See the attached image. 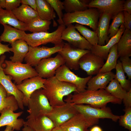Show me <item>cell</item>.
Masks as SVG:
<instances>
[{
    "label": "cell",
    "instance_id": "6da1fadb",
    "mask_svg": "<svg viewBox=\"0 0 131 131\" xmlns=\"http://www.w3.org/2000/svg\"><path fill=\"white\" fill-rule=\"evenodd\" d=\"M70 101L74 104H86L95 107L106 106L109 103L121 104L122 100L117 98L105 89L92 90H86L81 92L69 95Z\"/></svg>",
    "mask_w": 131,
    "mask_h": 131
},
{
    "label": "cell",
    "instance_id": "7a4b0ae2",
    "mask_svg": "<svg viewBox=\"0 0 131 131\" xmlns=\"http://www.w3.org/2000/svg\"><path fill=\"white\" fill-rule=\"evenodd\" d=\"M42 90L52 107L64 104V97L77 92L75 86L60 81L55 76L46 79Z\"/></svg>",
    "mask_w": 131,
    "mask_h": 131
},
{
    "label": "cell",
    "instance_id": "3957f363",
    "mask_svg": "<svg viewBox=\"0 0 131 131\" xmlns=\"http://www.w3.org/2000/svg\"><path fill=\"white\" fill-rule=\"evenodd\" d=\"M100 13L95 8H89L85 10L64 14L62 20L66 26L74 23L88 26L96 31Z\"/></svg>",
    "mask_w": 131,
    "mask_h": 131
},
{
    "label": "cell",
    "instance_id": "277c9868",
    "mask_svg": "<svg viewBox=\"0 0 131 131\" xmlns=\"http://www.w3.org/2000/svg\"><path fill=\"white\" fill-rule=\"evenodd\" d=\"M66 28L64 24L58 26L54 31L51 33L43 32L31 33H26L23 40L32 47H37L41 45L51 43L57 45L64 44L61 39L62 34Z\"/></svg>",
    "mask_w": 131,
    "mask_h": 131
},
{
    "label": "cell",
    "instance_id": "5b68a950",
    "mask_svg": "<svg viewBox=\"0 0 131 131\" xmlns=\"http://www.w3.org/2000/svg\"><path fill=\"white\" fill-rule=\"evenodd\" d=\"M2 66L5 74L10 75L16 84L25 79L38 76L35 69L26 63L14 62L5 60Z\"/></svg>",
    "mask_w": 131,
    "mask_h": 131
},
{
    "label": "cell",
    "instance_id": "8992f818",
    "mask_svg": "<svg viewBox=\"0 0 131 131\" xmlns=\"http://www.w3.org/2000/svg\"><path fill=\"white\" fill-rule=\"evenodd\" d=\"M27 110L29 116H36L45 115L50 112L52 107L43 93L42 89L37 90L31 95Z\"/></svg>",
    "mask_w": 131,
    "mask_h": 131
},
{
    "label": "cell",
    "instance_id": "52a82bcc",
    "mask_svg": "<svg viewBox=\"0 0 131 131\" xmlns=\"http://www.w3.org/2000/svg\"><path fill=\"white\" fill-rule=\"evenodd\" d=\"M69 95L64 104L52 107L51 111L46 115L52 121L55 127L60 126L78 113L74 104L70 101Z\"/></svg>",
    "mask_w": 131,
    "mask_h": 131
},
{
    "label": "cell",
    "instance_id": "ba28073f",
    "mask_svg": "<svg viewBox=\"0 0 131 131\" xmlns=\"http://www.w3.org/2000/svg\"><path fill=\"white\" fill-rule=\"evenodd\" d=\"M64 44L55 45L51 47L29 46L28 51L24 60L26 63L35 67L42 59L50 57L52 55L60 51Z\"/></svg>",
    "mask_w": 131,
    "mask_h": 131
},
{
    "label": "cell",
    "instance_id": "9c48e42d",
    "mask_svg": "<svg viewBox=\"0 0 131 131\" xmlns=\"http://www.w3.org/2000/svg\"><path fill=\"white\" fill-rule=\"evenodd\" d=\"M55 76L60 81L75 86L77 93L82 92L86 90L87 83L92 77V75L85 78L79 77L72 72L65 64L60 66L57 69Z\"/></svg>",
    "mask_w": 131,
    "mask_h": 131
},
{
    "label": "cell",
    "instance_id": "30bf717a",
    "mask_svg": "<svg viewBox=\"0 0 131 131\" xmlns=\"http://www.w3.org/2000/svg\"><path fill=\"white\" fill-rule=\"evenodd\" d=\"M90 50L75 47L68 43H64L61 50L58 53L63 58L65 65L70 69L78 70L79 61L81 58Z\"/></svg>",
    "mask_w": 131,
    "mask_h": 131
},
{
    "label": "cell",
    "instance_id": "8fae6325",
    "mask_svg": "<svg viewBox=\"0 0 131 131\" xmlns=\"http://www.w3.org/2000/svg\"><path fill=\"white\" fill-rule=\"evenodd\" d=\"M65 64L63 58L58 53L54 57L42 59L35 67V69L38 76L47 79L54 76L57 69Z\"/></svg>",
    "mask_w": 131,
    "mask_h": 131
},
{
    "label": "cell",
    "instance_id": "7c38bea8",
    "mask_svg": "<svg viewBox=\"0 0 131 131\" xmlns=\"http://www.w3.org/2000/svg\"><path fill=\"white\" fill-rule=\"evenodd\" d=\"M74 106L78 112L88 118L98 119L108 118L116 122L120 117L113 114L110 109L106 106L98 108L84 104H74Z\"/></svg>",
    "mask_w": 131,
    "mask_h": 131
},
{
    "label": "cell",
    "instance_id": "4fadbf2b",
    "mask_svg": "<svg viewBox=\"0 0 131 131\" xmlns=\"http://www.w3.org/2000/svg\"><path fill=\"white\" fill-rule=\"evenodd\" d=\"M99 122L98 119L87 117L78 112L60 126L65 131H88V128Z\"/></svg>",
    "mask_w": 131,
    "mask_h": 131
},
{
    "label": "cell",
    "instance_id": "5bb4252c",
    "mask_svg": "<svg viewBox=\"0 0 131 131\" xmlns=\"http://www.w3.org/2000/svg\"><path fill=\"white\" fill-rule=\"evenodd\" d=\"M6 58V56L4 54L0 57V84L4 87L8 94L15 97L19 107L23 110L24 106L23 102L24 98L23 94L17 89L16 85L13 83L11 77L5 74L4 72L2 64Z\"/></svg>",
    "mask_w": 131,
    "mask_h": 131
},
{
    "label": "cell",
    "instance_id": "9a60e30c",
    "mask_svg": "<svg viewBox=\"0 0 131 131\" xmlns=\"http://www.w3.org/2000/svg\"><path fill=\"white\" fill-rule=\"evenodd\" d=\"M46 80L38 76L25 79L16 85L17 89L23 95V102L24 106H28L29 100L33 92L43 88Z\"/></svg>",
    "mask_w": 131,
    "mask_h": 131
},
{
    "label": "cell",
    "instance_id": "2e32d148",
    "mask_svg": "<svg viewBox=\"0 0 131 131\" xmlns=\"http://www.w3.org/2000/svg\"><path fill=\"white\" fill-rule=\"evenodd\" d=\"M67 26L62 34L61 39L76 48L90 50L92 45L80 34L74 26L71 24Z\"/></svg>",
    "mask_w": 131,
    "mask_h": 131
},
{
    "label": "cell",
    "instance_id": "e0dca14e",
    "mask_svg": "<svg viewBox=\"0 0 131 131\" xmlns=\"http://www.w3.org/2000/svg\"><path fill=\"white\" fill-rule=\"evenodd\" d=\"M123 0H92L87 5L89 8L97 9L100 13H108L112 17L119 12L123 11Z\"/></svg>",
    "mask_w": 131,
    "mask_h": 131
},
{
    "label": "cell",
    "instance_id": "ac0fdd59",
    "mask_svg": "<svg viewBox=\"0 0 131 131\" xmlns=\"http://www.w3.org/2000/svg\"><path fill=\"white\" fill-rule=\"evenodd\" d=\"M104 64L103 58L90 51L83 55L79 61V67L89 76L98 73Z\"/></svg>",
    "mask_w": 131,
    "mask_h": 131
},
{
    "label": "cell",
    "instance_id": "d6986e66",
    "mask_svg": "<svg viewBox=\"0 0 131 131\" xmlns=\"http://www.w3.org/2000/svg\"><path fill=\"white\" fill-rule=\"evenodd\" d=\"M13 109L8 107L2 110L0 112V127L4 126L11 127L14 130H20L24 126L25 121L22 118H18L23 113V112H14Z\"/></svg>",
    "mask_w": 131,
    "mask_h": 131
},
{
    "label": "cell",
    "instance_id": "ffe728a7",
    "mask_svg": "<svg viewBox=\"0 0 131 131\" xmlns=\"http://www.w3.org/2000/svg\"><path fill=\"white\" fill-rule=\"evenodd\" d=\"M24 124L29 127L34 131H51L55 127L52 121L46 115L36 116L29 115Z\"/></svg>",
    "mask_w": 131,
    "mask_h": 131
},
{
    "label": "cell",
    "instance_id": "44dd1931",
    "mask_svg": "<svg viewBox=\"0 0 131 131\" xmlns=\"http://www.w3.org/2000/svg\"><path fill=\"white\" fill-rule=\"evenodd\" d=\"M112 16L106 12L100 13L97 28L96 31L98 38V45H104L109 41L108 32L110 20Z\"/></svg>",
    "mask_w": 131,
    "mask_h": 131
},
{
    "label": "cell",
    "instance_id": "7402d4cb",
    "mask_svg": "<svg viewBox=\"0 0 131 131\" xmlns=\"http://www.w3.org/2000/svg\"><path fill=\"white\" fill-rule=\"evenodd\" d=\"M125 29L123 24L120 26L117 33L110 38L105 45L100 46L98 44L92 45L90 51L92 53L106 60L111 48L118 42Z\"/></svg>",
    "mask_w": 131,
    "mask_h": 131
},
{
    "label": "cell",
    "instance_id": "603a6c76",
    "mask_svg": "<svg viewBox=\"0 0 131 131\" xmlns=\"http://www.w3.org/2000/svg\"><path fill=\"white\" fill-rule=\"evenodd\" d=\"M115 74L112 72L98 73L92 77L88 82L87 90H97L105 89L108 84L115 78Z\"/></svg>",
    "mask_w": 131,
    "mask_h": 131
},
{
    "label": "cell",
    "instance_id": "cb8c5ba5",
    "mask_svg": "<svg viewBox=\"0 0 131 131\" xmlns=\"http://www.w3.org/2000/svg\"><path fill=\"white\" fill-rule=\"evenodd\" d=\"M11 44L13 56L10 57L11 61L14 62L22 63L28 51L29 46L23 40H17Z\"/></svg>",
    "mask_w": 131,
    "mask_h": 131
},
{
    "label": "cell",
    "instance_id": "d4e9b609",
    "mask_svg": "<svg viewBox=\"0 0 131 131\" xmlns=\"http://www.w3.org/2000/svg\"><path fill=\"white\" fill-rule=\"evenodd\" d=\"M0 24L12 26L16 28L27 31L26 24L19 21L12 11L0 8Z\"/></svg>",
    "mask_w": 131,
    "mask_h": 131
},
{
    "label": "cell",
    "instance_id": "484cf974",
    "mask_svg": "<svg viewBox=\"0 0 131 131\" xmlns=\"http://www.w3.org/2000/svg\"><path fill=\"white\" fill-rule=\"evenodd\" d=\"M4 27L3 33L0 36V41L11 44L19 40H23L26 33L25 31L12 27L8 25L2 24Z\"/></svg>",
    "mask_w": 131,
    "mask_h": 131
},
{
    "label": "cell",
    "instance_id": "4316f807",
    "mask_svg": "<svg viewBox=\"0 0 131 131\" xmlns=\"http://www.w3.org/2000/svg\"><path fill=\"white\" fill-rule=\"evenodd\" d=\"M12 11L19 21L26 24L39 17L37 11L26 5L22 4Z\"/></svg>",
    "mask_w": 131,
    "mask_h": 131
},
{
    "label": "cell",
    "instance_id": "83f0119b",
    "mask_svg": "<svg viewBox=\"0 0 131 131\" xmlns=\"http://www.w3.org/2000/svg\"><path fill=\"white\" fill-rule=\"evenodd\" d=\"M118 57L131 56V31L125 29L117 43Z\"/></svg>",
    "mask_w": 131,
    "mask_h": 131
},
{
    "label": "cell",
    "instance_id": "f1b7e54d",
    "mask_svg": "<svg viewBox=\"0 0 131 131\" xmlns=\"http://www.w3.org/2000/svg\"><path fill=\"white\" fill-rule=\"evenodd\" d=\"M37 12L39 17L44 20H54L56 13L53 8L46 0H36Z\"/></svg>",
    "mask_w": 131,
    "mask_h": 131
},
{
    "label": "cell",
    "instance_id": "f546056e",
    "mask_svg": "<svg viewBox=\"0 0 131 131\" xmlns=\"http://www.w3.org/2000/svg\"><path fill=\"white\" fill-rule=\"evenodd\" d=\"M8 107L11 108L14 111L19 108L15 97L8 94L4 87L0 84V113L3 109Z\"/></svg>",
    "mask_w": 131,
    "mask_h": 131
},
{
    "label": "cell",
    "instance_id": "4dcf8cb0",
    "mask_svg": "<svg viewBox=\"0 0 131 131\" xmlns=\"http://www.w3.org/2000/svg\"><path fill=\"white\" fill-rule=\"evenodd\" d=\"M105 90L113 97L123 102L126 100L130 92V91L127 92L124 89L115 79L109 82Z\"/></svg>",
    "mask_w": 131,
    "mask_h": 131
},
{
    "label": "cell",
    "instance_id": "1f68e13d",
    "mask_svg": "<svg viewBox=\"0 0 131 131\" xmlns=\"http://www.w3.org/2000/svg\"><path fill=\"white\" fill-rule=\"evenodd\" d=\"M117 43L114 45L110 49L106 59V61L98 73L111 72L115 69L119 57L117 51Z\"/></svg>",
    "mask_w": 131,
    "mask_h": 131
},
{
    "label": "cell",
    "instance_id": "d6a6232c",
    "mask_svg": "<svg viewBox=\"0 0 131 131\" xmlns=\"http://www.w3.org/2000/svg\"><path fill=\"white\" fill-rule=\"evenodd\" d=\"M51 23L50 21L43 20L39 17L26 24L27 31L33 33L48 32Z\"/></svg>",
    "mask_w": 131,
    "mask_h": 131
},
{
    "label": "cell",
    "instance_id": "836d02e7",
    "mask_svg": "<svg viewBox=\"0 0 131 131\" xmlns=\"http://www.w3.org/2000/svg\"><path fill=\"white\" fill-rule=\"evenodd\" d=\"M80 0H65L63 2L66 13H72L87 9V1Z\"/></svg>",
    "mask_w": 131,
    "mask_h": 131
},
{
    "label": "cell",
    "instance_id": "e575fe53",
    "mask_svg": "<svg viewBox=\"0 0 131 131\" xmlns=\"http://www.w3.org/2000/svg\"><path fill=\"white\" fill-rule=\"evenodd\" d=\"M74 27L82 36L92 46L98 44V38L95 31H92L83 25L76 24Z\"/></svg>",
    "mask_w": 131,
    "mask_h": 131
},
{
    "label": "cell",
    "instance_id": "d590c367",
    "mask_svg": "<svg viewBox=\"0 0 131 131\" xmlns=\"http://www.w3.org/2000/svg\"><path fill=\"white\" fill-rule=\"evenodd\" d=\"M115 69L116 73L114 79L117 81L124 89L127 92L129 91L131 89V82L130 80L126 79L119 60L117 61Z\"/></svg>",
    "mask_w": 131,
    "mask_h": 131
},
{
    "label": "cell",
    "instance_id": "8d00e7d4",
    "mask_svg": "<svg viewBox=\"0 0 131 131\" xmlns=\"http://www.w3.org/2000/svg\"><path fill=\"white\" fill-rule=\"evenodd\" d=\"M112 22L109 26L108 35L109 39L115 36L118 32L121 25L124 24L123 11L120 12L112 18Z\"/></svg>",
    "mask_w": 131,
    "mask_h": 131
},
{
    "label": "cell",
    "instance_id": "74e56055",
    "mask_svg": "<svg viewBox=\"0 0 131 131\" xmlns=\"http://www.w3.org/2000/svg\"><path fill=\"white\" fill-rule=\"evenodd\" d=\"M56 12L58 17L57 21L59 25L64 24L62 20L64 14L62 10L64 7L62 2L59 0H46Z\"/></svg>",
    "mask_w": 131,
    "mask_h": 131
},
{
    "label": "cell",
    "instance_id": "f35d334b",
    "mask_svg": "<svg viewBox=\"0 0 131 131\" xmlns=\"http://www.w3.org/2000/svg\"><path fill=\"white\" fill-rule=\"evenodd\" d=\"M125 114L119 119L120 126L131 131V107L125 108Z\"/></svg>",
    "mask_w": 131,
    "mask_h": 131
},
{
    "label": "cell",
    "instance_id": "ab89813d",
    "mask_svg": "<svg viewBox=\"0 0 131 131\" xmlns=\"http://www.w3.org/2000/svg\"><path fill=\"white\" fill-rule=\"evenodd\" d=\"M129 57L126 56L120 57L122 68L128 77V79H131V59Z\"/></svg>",
    "mask_w": 131,
    "mask_h": 131
},
{
    "label": "cell",
    "instance_id": "60d3db41",
    "mask_svg": "<svg viewBox=\"0 0 131 131\" xmlns=\"http://www.w3.org/2000/svg\"><path fill=\"white\" fill-rule=\"evenodd\" d=\"M21 0H5V9L12 11L19 6Z\"/></svg>",
    "mask_w": 131,
    "mask_h": 131
},
{
    "label": "cell",
    "instance_id": "b9f144b4",
    "mask_svg": "<svg viewBox=\"0 0 131 131\" xmlns=\"http://www.w3.org/2000/svg\"><path fill=\"white\" fill-rule=\"evenodd\" d=\"M123 25L125 29L131 31V14L124 11H123Z\"/></svg>",
    "mask_w": 131,
    "mask_h": 131
},
{
    "label": "cell",
    "instance_id": "7bdbcfd3",
    "mask_svg": "<svg viewBox=\"0 0 131 131\" xmlns=\"http://www.w3.org/2000/svg\"><path fill=\"white\" fill-rule=\"evenodd\" d=\"M21 3L22 4L28 5L37 11L36 0H21Z\"/></svg>",
    "mask_w": 131,
    "mask_h": 131
},
{
    "label": "cell",
    "instance_id": "ee69618b",
    "mask_svg": "<svg viewBox=\"0 0 131 131\" xmlns=\"http://www.w3.org/2000/svg\"><path fill=\"white\" fill-rule=\"evenodd\" d=\"M9 45L4 44L1 43L0 41V56L6 52H12L11 48L8 46Z\"/></svg>",
    "mask_w": 131,
    "mask_h": 131
},
{
    "label": "cell",
    "instance_id": "f6af8a7d",
    "mask_svg": "<svg viewBox=\"0 0 131 131\" xmlns=\"http://www.w3.org/2000/svg\"><path fill=\"white\" fill-rule=\"evenodd\" d=\"M123 11H126L131 14V0L124 1L123 5Z\"/></svg>",
    "mask_w": 131,
    "mask_h": 131
},
{
    "label": "cell",
    "instance_id": "bcb514c9",
    "mask_svg": "<svg viewBox=\"0 0 131 131\" xmlns=\"http://www.w3.org/2000/svg\"><path fill=\"white\" fill-rule=\"evenodd\" d=\"M90 131H103L102 129L99 126H95L92 128Z\"/></svg>",
    "mask_w": 131,
    "mask_h": 131
},
{
    "label": "cell",
    "instance_id": "7dc6e473",
    "mask_svg": "<svg viewBox=\"0 0 131 131\" xmlns=\"http://www.w3.org/2000/svg\"><path fill=\"white\" fill-rule=\"evenodd\" d=\"M24 127L22 129V131H34L29 127L24 124Z\"/></svg>",
    "mask_w": 131,
    "mask_h": 131
},
{
    "label": "cell",
    "instance_id": "c3c4849f",
    "mask_svg": "<svg viewBox=\"0 0 131 131\" xmlns=\"http://www.w3.org/2000/svg\"><path fill=\"white\" fill-rule=\"evenodd\" d=\"M51 131H65L60 126H56L54 127Z\"/></svg>",
    "mask_w": 131,
    "mask_h": 131
},
{
    "label": "cell",
    "instance_id": "681fc988",
    "mask_svg": "<svg viewBox=\"0 0 131 131\" xmlns=\"http://www.w3.org/2000/svg\"><path fill=\"white\" fill-rule=\"evenodd\" d=\"M5 0H0V8H5Z\"/></svg>",
    "mask_w": 131,
    "mask_h": 131
},
{
    "label": "cell",
    "instance_id": "f907efd6",
    "mask_svg": "<svg viewBox=\"0 0 131 131\" xmlns=\"http://www.w3.org/2000/svg\"><path fill=\"white\" fill-rule=\"evenodd\" d=\"M4 131H14V130L11 127L7 126Z\"/></svg>",
    "mask_w": 131,
    "mask_h": 131
},
{
    "label": "cell",
    "instance_id": "816d5d0a",
    "mask_svg": "<svg viewBox=\"0 0 131 131\" xmlns=\"http://www.w3.org/2000/svg\"></svg>",
    "mask_w": 131,
    "mask_h": 131
},
{
    "label": "cell",
    "instance_id": "f5cc1de1",
    "mask_svg": "<svg viewBox=\"0 0 131 131\" xmlns=\"http://www.w3.org/2000/svg\"></svg>",
    "mask_w": 131,
    "mask_h": 131
}]
</instances>
